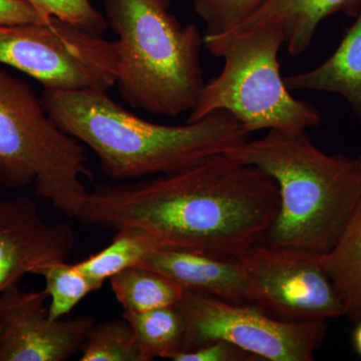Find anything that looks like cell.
<instances>
[{
    "instance_id": "1",
    "label": "cell",
    "mask_w": 361,
    "mask_h": 361,
    "mask_svg": "<svg viewBox=\"0 0 361 361\" xmlns=\"http://www.w3.org/2000/svg\"><path fill=\"white\" fill-rule=\"evenodd\" d=\"M279 210L276 182L227 154L152 179L97 185L77 219L141 230L163 248L237 260L260 243Z\"/></svg>"
},
{
    "instance_id": "2",
    "label": "cell",
    "mask_w": 361,
    "mask_h": 361,
    "mask_svg": "<svg viewBox=\"0 0 361 361\" xmlns=\"http://www.w3.org/2000/svg\"><path fill=\"white\" fill-rule=\"evenodd\" d=\"M42 99L54 123L92 149L104 174L116 182L177 172L227 154L250 135L224 111L185 125L149 122L106 90H44Z\"/></svg>"
},
{
    "instance_id": "3",
    "label": "cell",
    "mask_w": 361,
    "mask_h": 361,
    "mask_svg": "<svg viewBox=\"0 0 361 361\" xmlns=\"http://www.w3.org/2000/svg\"><path fill=\"white\" fill-rule=\"evenodd\" d=\"M276 182L279 210L263 243L326 253L361 201V152L327 155L305 130H269L228 152Z\"/></svg>"
},
{
    "instance_id": "4",
    "label": "cell",
    "mask_w": 361,
    "mask_h": 361,
    "mask_svg": "<svg viewBox=\"0 0 361 361\" xmlns=\"http://www.w3.org/2000/svg\"><path fill=\"white\" fill-rule=\"evenodd\" d=\"M116 33V85L126 104L176 118L194 108L205 82L198 28L182 25L169 0H104Z\"/></svg>"
},
{
    "instance_id": "5",
    "label": "cell",
    "mask_w": 361,
    "mask_h": 361,
    "mask_svg": "<svg viewBox=\"0 0 361 361\" xmlns=\"http://www.w3.org/2000/svg\"><path fill=\"white\" fill-rule=\"evenodd\" d=\"M87 163L85 145L54 123L42 97L0 68V186L33 184L37 197L77 218L89 193Z\"/></svg>"
},
{
    "instance_id": "6",
    "label": "cell",
    "mask_w": 361,
    "mask_h": 361,
    "mask_svg": "<svg viewBox=\"0 0 361 361\" xmlns=\"http://www.w3.org/2000/svg\"><path fill=\"white\" fill-rule=\"evenodd\" d=\"M283 44V35L273 27L228 39L204 35L206 49L224 59V66L218 77L204 85L187 122L224 111L249 134L317 127L322 114L292 96L281 77L278 54Z\"/></svg>"
},
{
    "instance_id": "7",
    "label": "cell",
    "mask_w": 361,
    "mask_h": 361,
    "mask_svg": "<svg viewBox=\"0 0 361 361\" xmlns=\"http://www.w3.org/2000/svg\"><path fill=\"white\" fill-rule=\"evenodd\" d=\"M0 63L30 75L44 90H102L116 85L115 42L52 18L0 25Z\"/></svg>"
},
{
    "instance_id": "8",
    "label": "cell",
    "mask_w": 361,
    "mask_h": 361,
    "mask_svg": "<svg viewBox=\"0 0 361 361\" xmlns=\"http://www.w3.org/2000/svg\"><path fill=\"white\" fill-rule=\"evenodd\" d=\"M176 307L184 320L180 351L224 341L261 361H312L326 336L327 322H287L247 303L184 291Z\"/></svg>"
},
{
    "instance_id": "9",
    "label": "cell",
    "mask_w": 361,
    "mask_h": 361,
    "mask_svg": "<svg viewBox=\"0 0 361 361\" xmlns=\"http://www.w3.org/2000/svg\"><path fill=\"white\" fill-rule=\"evenodd\" d=\"M237 260L247 304L287 322H327L344 315L341 295L315 252L256 244Z\"/></svg>"
},
{
    "instance_id": "10",
    "label": "cell",
    "mask_w": 361,
    "mask_h": 361,
    "mask_svg": "<svg viewBox=\"0 0 361 361\" xmlns=\"http://www.w3.org/2000/svg\"><path fill=\"white\" fill-rule=\"evenodd\" d=\"M47 298L44 290H23L20 284L0 293V361H66L80 351L94 319L78 315L51 320Z\"/></svg>"
},
{
    "instance_id": "11",
    "label": "cell",
    "mask_w": 361,
    "mask_h": 361,
    "mask_svg": "<svg viewBox=\"0 0 361 361\" xmlns=\"http://www.w3.org/2000/svg\"><path fill=\"white\" fill-rule=\"evenodd\" d=\"M73 249L68 223L47 222L27 197H0V293L42 266L68 260Z\"/></svg>"
},
{
    "instance_id": "12",
    "label": "cell",
    "mask_w": 361,
    "mask_h": 361,
    "mask_svg": "<svg viewBox=\"0 0 361 361\" xmlns=\"http://www.w3.org/2000/svg\"><path fill=\"white\" fill-rule=\"evenodd\" d=\"M139 266L156 271L184 290L234 303H247L245 281L238 260L199 252L163 248Z\"/></svg>"
},
{
    "instance_id": "13",
    "label": "cell",
    "mask_w": 361,
    "mask_h": 361,
    "mask_svg": "<svg viewBox=\"0 0 361 361\" xmlns=\"http://www.w3.org/2000/svg\"><path fill=\"white\" fill-rule=\"evenodd\" d=\"M361 0H266L245 20L230 32L209 37L228 39L263 27L276 28L291 56L307 51L322 20L344 11L357 14Z\"/></svg>"
},
{
    "instance_id": "14",
    "label": "cell",
    "mask_w": 361,
    "mask_h": 361,
    "mask_svg": "<svg viewBox=\"0 0 361 361\" xmlns=\"http://www.w3.org/2000/svg\"><path fill=\"white\" fill-rule=\"evenodd\" d=\"M290 90H318L343 97L361 121V6L356 20L327 61L284 78Z\"/></svg>"
},
{
    "instance_id": "15",
    "label": "cell",
    "mask_w": 361,
    "mask_h": 361,
    "mask_svg": "<svg viewBox=\"0 0 361 361\" xmlns=\"http://www.w3.org/2000/svg\"><path fill=\"white\" fill-rule=\"evenodd\" d=\"M351 322H361V201L334 247L319 254Z\"/></svg>"
},
{
    "instance_id": "16",
    "label": "cell",
    "mask_w": 361,
    "mask_h": 361,
    "mask_svg": "<svg viewBox=\"0 0 361 361\" xmlns=\"http://www.w3.org/2000/svg\"><path fill=\"white\" fill-rule=\"evenodd\" d=\"M109 281L123 312H146L175 306L185 291L170 278L142 266L128 268Z\"/></svg>"
},
{
    "instance_id": "17",
    "label": "cell",
    "mask_w": 361,
    "mask_h": 361,
    "mask_svg": "<svg viewBox=\"0 0 361 361\" xmlns=\"http://www.w3.org/2000/svg\"><path fill=\"white\" fill-rule=\"evenodd\" d=\"M163 249L147 233L135 228H123L116 232L111 244L80 262L78 270L102 285L114 275L139 266L154 252Z\"/></svg>"
},
{
    "instance_id": "18",
    "label": "cell",
    "mask_w": 361,
    "mask_h": 361,
    "mask_svg": "<svg viewBox=\"0 0 361 361\" xmlns=\"http://www.w3.org/2000/svg\"><path fill=\"white\" fill-rule=\"evenodd\" d=\"M141 348L144 361L156 357L172 360L180 353L185 324L176 306L146 312H123Z\"/></svg>"
},
{
    "instance_id": "19",
    "label": "cell",
    "mask_w": 361,
    "mask_h": 361,
    "mask_svg": "<svg viewBox=\"0 0 361 361\" xmlns=\"http://www.w3.org/2000/svg\"><path fill=\"white\" fill-rule=\"evenodd\" d=\"M35 275L44 279V290L51 299L49 316L51 320L68 316L82 299L104 286L78 270L75 264H68L66 261L42 266Z\"/></svg>"
},
{
    "instance_id": "20",
    "label": "cell",
    "mask_w": 361,
    "mask_h": 361,
    "mask_svg": "<svg viewBox=\"0 0 361 361\" xmlns=\"http://www.w3.org/2000/svg\"><path fill=\"white\" fill-rule=\"evenodd\" d=\"M80 351V361H144L134 330L123 317L94 323Z\"/></svg>"
},
{
    "instance_id": "21",
    "label": "cell",
    "mask_w": 361,
    "mask_h": 361,
    "mask_svg": "<svg viewBox=\"0 0 361 361\" xmlns=\"http://www.w3.org/2000/svg\"><path fill=\"white\" fill-rule=\"evenodd\" d=\"M266 0H193L195 13L206 25L205 35L230 32Z\"/></svg>"
},
{
    "instance_id": "22",
    "label": "cell",
    "mask_w": 361,
    "mask_h": 361,
    "mask_svg": "<svg viewBox=\"0 0 361 361\" xmlns=\"http://www.w3.org/2000/svg\"><path fill=\"white\" fill-rule=\"evenodd\" d=\"M47 18H58L96 35L108 28L103 13L90 0H25Z\"/></svg>"
},
{
    "instance_id": "23",
    "label": "cell",
    "mask_w": 361,
    "mask_h": 361,
    "mask_svg": "<svg viewBox=\"0 0 361 361\" xmlns=\"http://www.w3.org/2000/svg\"><path fill=\"white\" fill-rule=\"evenodd\" d=\"M174 361H261L257 356L224 341L205 344L191 351H180Z\"/></svg>"
},
{
    "instance_id": "24",
    "label": "cell",
    "mask_w": 361,
    "mask_h": 361,
    "mask_svg": "<svg viewBox=\"0 0 361 361\" xmlns=\"http://www.w3.org/2000/svg\"><path fill=\"white\" fill-rule=\"evenodd\" d=\"M51 20L44 18L25 0H0V25L47 23Z\"/></svg>"
},
{
    "instance_id": "25",
    "label": "cell",
    "mask_w": 361,
    "mask_h": 361,
    "mask_svg": "<svg viewBox=\"0 0 361 361\" xmlns=\"http://www.w3.org/2000/svg\"><path fill=\"white\" fill-rule=\"evenodd\" d=\"M355 331H353V346L356 353L361 356V322L356 323Z\"/></svg>"
},
{
    "instance_id": "26",
    "label": "cell",
    "mask_w": 361,
    "mask_h": 361,
    "mask_svg": "<svg viewBox=\"0 0 361 361\" xmlns=\"http://www.w3.org/2000/svg\"><path fill=\"white\" fill-rule=\"evenodd\" d=\"M2 341H4V330H2V327L0 326V348H1Z\"/></svg>"
}]
</instances>
